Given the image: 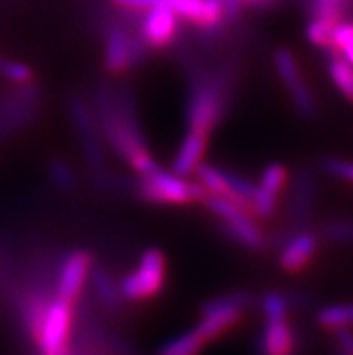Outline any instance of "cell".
<instances>
[{"label":"cell","mask_w":353,"mask_h":355,"mask_svg":"<svg viewBox=\"0 0 353 355\" xmlns=\"http://www.w3.org/2000/svg\"><path fill=\"white\" fill-rule=\"evenodd\" d=\"M74 318V303L54 297L36 302L27 314L33 338L45 355H62L69 343Z\"/></svg>","instance_id":"1"},{"label":"cell","mask_w":353,"mask_h":355,"mask_svg":"<svg viewBox=\"0 0 353 355\" xmlns=\"http://www.w3.org/2000/svg\"><path fill=\"white\" fill-rule=\"evenodd\" d=\"M289 179H291V173L286 166L279 162H273L264 168L258 182L255 184L252 198H250V213L256 218H268L274 215L277 200L289 184Z\"/></svg>","instance_id":"12"},{"label":"cell","mask_w":353,"mask_h":355,"mask_svg":"<svg viewBox=\"0 0 353 355\" xmlns=\"http://www.w3.org/2000/svg\"><path fill=\"white\" fill-rule=\"evenodd\" d=\"M116 8L128 11V13H141L148 11L150 8L157 4H162L164 0H110Z\"/></svg>","instance_id":"32"},{"label":"cell","mask_w":353,"mask_h":355,"mask_svg":"<svg viewBox=\"0 0 353 355\" xmlns=\"http://www.w3.org/2000/svg\"><path fill=\"white\" fill-rule=\"evenodd\" d=\"M202 204L224 224L227 233H231V236L243 248L252 249V251L265 248V236L250 209L225 198L213 197V195H206Z\"/></svg>","instance_id":"5"},{"label":"cell","mask_w":353,"mask_h":355,"mask_svg":"<svg viewBox=\"0 0 353 355\" xmlns=\"http://www.w3.org/2000/svg\"><path fill=\"white\" fill-rule=\"evenodd\" d=\"M0 78H4L11 85L29 87L35 80V71L18 60H0Z\"/></svg>","instance_id":"23"},{"label":"cell","mask_w":353,"mask_h":355,"mask_svg":"<svg viewBox=\"0 0 353 355\" xmlns=\"http://www.w3.org/2000/svg\"><path fill=\"white\" fill-rule=\"evenodd\" d=\"M62 355H63V354H62Z\"/></svg>","instance_id":"34"},{"label":"cell","mask_w":353,"mask_h":355,"mask_svg":"<svg viewBox=\"0 0 353 355\" xmlns=\"http://www.w3.org/2000/svg\"><path fill=\"white\" fill-rule=\"evenodd\" d=\"M336 343L341 355H353V329L336 330Z\"/></svg>","instance_id":"33"},{"label":"cell","mask_w":353,"mask_h":355,"mask_svg":"<svg viewBox=\"0 0 353 355\" xmlns=\"http://www.w3.org/2000/svg\"><path fill=\"white\" fill-rule=\"evenodd\" d=\"M184 22L213 31L225 18V0H164Z\"/></svg>","instance_id":"14"},{"label":"cell","mask_w":353,"mask_h":355,"mask_svg":"<svg viewBox=\"0 0 353 355\" xmlns=\"http://www.w3.org/2000/svg\"><path fill=\"white\" fill-rule=\"evenodd\" d=\"M204 347H206V343L202 341L200 336L193 329L166 343L159 355H198Z\"/></svg>","instance_id":"21"},{"label":"cell","mask_w":353,"mask_h":355,"mask_svg":"<svg viewBox=\"0 0 353 355\" xmlns=\"http://www.w3.org/2000/svg\"><path fill=\"white\" fill-rule=\"evenodd\" d=\"M72 121L76 125L78 134H80L81 146L85 152L87 159L92 166H101L103 162V150H101V137L98 134V128L94 125V119L90 116L89 108L83 101L74 99L71 103Z\"/></svg>","instance_id":"16"},{"label":"cell","mask_w":353,"mask_h":355,"mask_svg":"<svg viewBox=\"0 0 353 355\" xmlns=\"http://www.w3.org/2000/svg\"><path fill=\"white\" fill-rule=\"evenodd\" d=\"M139 193L144 200L161 206H188V204H202L206 198V189L198 180L179 175L173 170H155L141 175Z\"/></svg>","instance_id":"2"},{"label":"cell","mask_w":353,"mask_h":355,"mask_svg":"<svg viewBox=\"0 0 353 355\" xmlns=\"http://www.w3.org/2000/svg\"><path fill=\"white\" fill-rule=\"evenodd\" d=\"M319 249L318 234L312 231H301L292 236L279 251V267L289 275H298L310 266Z\"/></svg>","instance_id":"15"},{"label":"cell","mask_w":353,"mask_h":355,"mask_svg":"<svg viewBox=\"0 0 353 355\" xmlns=\"http://www.w3.org/2000/svg\"><path fill=\"white\" fill-rule=\"evenodd\" d=\"M321 166L334 179L353 184V161H346V159L339 157H327L322 159Z\"/></svg>","instance_id":"28"},{"label":"cell","mask_w":353,"mask_h":355,"mask_svg":"<svg viewBox=\"0 0 353 355\" xmlns=\"http://www.w3.org/2000/svg\"><path fill=\"white\" fill-rule=\"evenodd\" d=\"M279 0H225V17H238L246 8L267 9L276 6Z\"/></svg>","instance_id":"31"},{"label":"cell","mask_w":353,"mask_h":355,"mask_svg":"<svg viewBox=\"0 0 353 355\" xmlns=\"http://www.w3.org/2000/svg\"><path fill=\"white\" fill-rule=\"evenodd\" d=\"M92 275V257L87 251H72L60 267L56 297L69 303H76Z\"/></svg>","instance_id":"13"},{"label":"cell","mask_w":353,"mask_h":355,"mask_svg":"<svg viewBox=\"0 0 353 355\" xmlns=\"http://www.w3.org/2000/svg\"><path fill=\"white\" fill-rule=\"evenodd\" d=\"M103 126L110 144L132 170L137 171L139 175H144L148 171L155 170V159L148 150L139 128L132 123L128 116L110 110L105 116Z\"/></svg>","instance_id":"3"},{"label":"cell","mask_w":353,"mask_h":355,"mask_svg":"<svg viewBox=\"0 0 353 355\" xmlns=\"http://www.w3.org/2000/svg\"><path fill=\"white\" fill-rule=\"evenodd\" d=\"M328 76H330L332 83L337 87L343 98L348 99L350 103H353V65L346 62L343 56L334 53L330 60H328Z\"/></svg>","instance_id":"19"},{"label":"cell","mask_w":353,"mask_h":355,"mask_svg":"<svg viewBox=\"0 0 353 355\" xmlns=\"http://www.w3.org/2000/svg\"><path fill=\"white\" fill-rule=\"evenodd\" d=\"M222 103L224 101L220 96V89L215 83L204 81L198 85L189 98L188 132H197L209 137L222 114Z\"/></svg>","instance_id":"10"},{"label":"cell","mask_w":353,"mask_h":355,"mask_svg":"<svg viewBox=\"0 0 353 355\" xmlns=\"http://www.w3.org/2000/svg\"><path fill=\"white\" fill-rule=\"evenodd\" d=\"M332 53L339 54L348 63L353 65V22L341 20L334 31V40H332Z\"/></svg>","instance_id":"25"},{"label":"cell","mask_w":353,"mask_h":355,"mask_svg":"<svg viewBox=\"0 0 353 355\" xmlns=\"http://www.w3.org/2000/svg\"><path fill=\"white\" fill-rule=\"evenodd\" d=\"M195 175L202 188L206 189V195L225 198V200H231V202L250 209L255 182L247 180L246 177L225 170V168L215 166V164H207V162H202L195 171Z\"/></svg>","instance_id":"7"},{"label":"cell","mask_w":353,"mask_h":355,"mask_svg":"<svg viewBox=\"0 0 353 355\" xmlns=\"http://www.w3.org/2000/svg\"><path fill=\"white\" fill-rule=\"evenodd\" d=\"M352 0H310V13L316 18L341 22Z\"/></svg>","instance_id":"26"},{"label":"cell","mask_w":353,"mask_h":355,"mask_svg":"<svg viewBox=\"0 0 353 355\" xmlns=\"http://www.w3.org/2000/svg\"><path fill=\"white\" fill-rule=\"evenodd\" d=\"M261 311L265 320L268 318H286L289 315V302L279 293H267L261 300Z\"/></svg>","instance_id":"29"},{"label":"cell","mask_w":353,"mask_h":355,"mask_svg":"<svg viewBox=\"0 0 353 355\" xmlns=\"http://www.w3.org/2000/svg\"><path fill=\"white\" fill-rule=\"evenodd\" d=\"M325 239L334 243H353V220H337L325 227Z\"/></svg>","instance_id":"30"},{"label":"cell","mask_w":353,"mask_h":355,"mask_svg":"<svg viewBox=\"0 0 353 355\" xmlns=\"http://www.w3.org/2000/svg\"><path fill=\"white\" fill-rule=\"evenodd\" d=\"M146 49L141 36H134L121 27H112L105 36V69L110 74H123L137 65Z\"/></svg>","instance_id":"9"},{"label":"cell","mask_w":353,"mask_h":355,"mask_svg":"<svg viewBox=\"0 0 353 355\" xmlns=\"http://www.w3.org/2000/svg\"><path fill=\"white\" fill-rule=\"evenodd\" d=\"M90 276H92V287H94L96 296L101 302L107 303V305H116V303H119V300L123 297L119 293V284H117L112 276L108 275L107 270L98 269Z\"/></svg>","instance_id":"24"},{"label":"cell","mask_w":353,"mask_h":355,"mask_svg":"<svg viewBox=\"0 0 353 355\" xmlns=\"http://www.w3.org/2000/svg\"><path fill=\"white\" fill-rule=\"evenodd\" d=\"M339 22L336 20H328V18H316L312 17V20L307 26V40L312 45L319 47V49H332V40H334V31H336V26Z\"/></svg>","instance_id":"22"},{"label":"cell","mask_w":353,"mask_h":355,"mask_svg":"<svg viewBox=\"0 0 353 355\" xmlns=\"http://www.w3.org/2000/svg\"><path fill=\"white\" fill-rule=\"evenodd\" d=\"M318 321L325 330L336 332L341 329H353V303L328 305L321 309Z\"/></svg>","instance_id":"20"},{"label":"cell","mask_w":353,"mask_h":355,"mask_svg":"<svg viewBox=\"0 0 353 355\" xmlns=\"http://www.w3.org/2000/svg\"><path fill=\"white\" fill-rule=\"evenodd\" d=\"M49 175L51 180L54 182V186L63 191H69V189L74 188L76 184V177H74V171H72V166L67 161L63 159H54L49 164Z\"/></svg>","instance_id":"27"},{"label":"cell","mask_w":353,"mask_h":355,"mask_svg":"<svg viewBox=\"0 0 353 355\" xmlns=\"http://www.w3.org/2000/svg\"><path fill=\"white\" fill-rule=\"evenodd\" d=\"M274 67H276L277 78L291 96L295 110L303 117L316 116L318 114V101H316V96H313L307 80H303V72H301L298 56L291 49L282 47L274 54Z\"/></svg>","instance_id":"8"},{"label":"cell","mask_w":353,"mask_h":355,"mask_svg":"<svg viewBox=\"0 0 353 355\" xmlns=\"http://www.w3.org/2000/svg\"><path fill=\"white\" fill-rule=\"evenodd\" d=\"M294 330L286 318H268L261 334L264 355H294Z\"/></svg>","instance_id":"18"},{"label":"cell","mask_w":353,"mask_h":355,"mask_svg":"<svg viewBox=\"0 0 353 355\" xmlns=\"http://www.w3.org/2000/svg\"><path fill=\"white\" fill-rule=\"evenodd\" d=\"M247 303H249L247 296L240 293L211 300L202 306L200 321L195 327V332L206 345L222 338L243 320Z\"/></svg>","instance_id":"6"},{"label":"cell","mask_w":353,"mask_h":355,"mask_svg":"<svg viewBox=\"0 0 353 355\" xmlns=\"http://www.w3.org/2000/svg\"><path fill=\"white\" fill-rule=\"evenodd\" d=\"M207 144H209L207 135L197 134V132H186L184 139L180 141L179 150L175 153L171 170L184 177L195 175L197 168L206 159Z\"/></svg>","instance_id":"17"},{"label":"cell","mask_w":353,"mask_h":355,"mask_svg":"<svg viewBox=\"0 0 353 355\" xmlns=\"http://www.w3.org/2000/svg\"><path fill=\"white\" fill-rule=\"evenodd\" d=\"M166 284V257L161 249L150 248L141 254L137 266L119 282L121 296L144 302L161 293Z\"/></svg>","instance_id":"4"},{"label":"cell","mask_w":353,"mask_h":355,"mask_svg":"<svg viewBox=\"0 0 353 355\" xmlns=\"http://www.w3.org/2000/svg\"><path fill=\"white\" fill-rule=\"evenodd\" d=\"M179 24L180 18L177 13L166 2H162L144 11L139 36L148 49H166L179 35Z\"/></svg>","instance_id":"11"}]
</instances>
